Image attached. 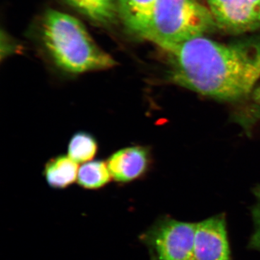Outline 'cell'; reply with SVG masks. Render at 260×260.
Wrapping results in <instances>:
<instances>
[{"label":"cell","mask_w":260,"mask_h":260,"mask_svg":"<svg viewBox=\"0 0 260 260\" xmlns=\"http://www.w3.org/2000/svg\"><path fill=\"white\" fill-rule=\"evenodd\" d=\"M217 28L209 8L198 0H158L141 39L166 51Z\"/></svg>","instance_id":"3957f363"},{"label":"cell","mask_w":260,"mask_h":260,"mask_svg":"<svg viewBox=\"0 0 260 260\" xmlns=\"http://www.w3.org/2000/svg\"><path fill=\"white\" fill-rule=\"evenodd\" d=\"M195 227L196 223L161 217L140 239L152 260H195Z\"/></svg>","instance_id":"277c9868"},{"label":"cell","mask_w":260,"mask_h":260,"mask_svg":"<svg viewBox=\"0 0 260 260\" xmlns=\"http://www.w3.org/2000/svg\"><path fill=\"white\" fill-rule=\"evenodd\" d=\"M165 51L172 81L213 99H244L260 78V39L225 44L202 37Z\"/></svg>","instance_id":"6da1fadb"},{"label":"cell","mask_w":260,"mask_h":260,"mask_svg":"<svg viewBox=\"0 0 260 260\" xmlns=\"http://www.w3.org/2000/svg\"><path fill=\"white\" fill-rule=\"evenodd\" d=\"M218 28L232 34L260 29V0H207Z\"/></svg>","instance_id":"5b68a950"},{"label":"cell","mask_w":260,"mask_h":260,"mask_svg":"<svg viewBox=\"0 0 260 260\" xmlns=\"http://www.w3.org/2000/svg\"><path fill=\"white\" fill-rule=\"evenodd\" d=\"M256 203L251 208V216L254 223V232L249 242V248L260 252V185L254 189Z\"/></svg>","instance_id":"4fadbf2b"},{"label":"cell","mask_w":260,"mask_h":260,"mask_svg":"<svg viewBox=\"0 0 260 260\" xmlns=\"http://www.w3.org/2000/svg\"><path fill=\"white\" fill-rule=\"evenodd\" d=\"M66 1L91 21L99 25H110L118 18V0Z\"/></svg>","instance_id":"9c48e42d"},{"label":"cell","mask_w":260,"mask_h":260,"mask_svg":"<svg viewBox=\"0 0 260 260\" xmlns=\"http://www.w3.org/2000/svg\"><path fill=\"white\" fill-rule=\"evenodd\" d=\"M158 0H118V18L128 31L141 38Z\"/></svg>","instance_id":"ba28073f"},{"label":"cell","mask_w":260,"mask_h":260,"mask_svg":"<svg viewBox=\"0 0 260 260\" xmlns=\"http://www.w3.org/2000/svg\"><path fill=\"white\" fill-rule=\"evenodd\" d=\"M112 177L109 167L102 160L83 164L78 170V184L86 189H99L109 184Z\"/></svg>","instance_id":"8fae6325"},{"label":"cell","mask_w":260,"mask_h":260,"mask_svg":"<svg viewBox=\"0 0 260 260\" xmlns=\"http://www.w3.org/2000/svg\"><path fill=\"white\" fill-rule=\"evenodd\" d=\"M150 164V153L145 147L135 145L121 149L111 155L107 165L114 180L129 183L143 177Z\"/></svg>","instance_id":"52a82bcc"},{"label":"cell","mask_w":260,"mask_h":260,"mask_svg":"<svg viewBox=\"0 0 260 260\" xmlns=\"http://www.w3.org/2000/svg\"><path fill=\"white\" fill-rule=\"evenodd\" d=\"M42 34L51 60L64 73L78 75L115 66V60L95 44L83 24L72 15L49 10L43 20Z\"/></svg>","instance_id":"7a4b0ae2"},{"label":"cell","mask_w":260,"mask_h":260,"mask_svg":"<svg viewBox=\"0 0 260 260\" xmlns=\"http://www.w3.org/2000/svg\"><path fill=\"white\" fill-rule=\"evenodd\" d=\"M99 150L96 139L90 133L79 132L75 133L68 145V156L76 162L91 160Z\"/></svg>","instance_id":"7c38bea8"},{"label":"cell","mask_w":260,"mask_h":260,"mask_svg":"<svg viewBox=\"0 0 260 260\" xmlns=\"http://www.w3.org/2000/svg\"><path fill=\"white\" fill-rule=\"evenodd\" d=\"M195 260H232L225 214L196 223Z\"/></svg>","instance_id":"8992f818"},{"label":"cell","mask_w":260,"mask_h":260,"mask_svg":"<svg viewBox=\"0 0 260 260\" xmlns=\"http://www.w3.org/2000/svg\"><path fill=\"white\" fill-rule=\"evenodd\" d=\"M78 165L69 156L59 155L46 164L44 176L48 185L54 189H64L78 179Z\"/></svg>","instance_id":"30bf717a"},{"label":"cell","mask_w":260,"mask_h":260,"mask_svg":"<svg viewBox=\"0 0 260 260\" xmlns=\"http://www.w3.org/2000/svg\"><path fill=\"white\" fill-rule=\"evenodd\" d=\"M254 99L256 103L260 104V85L258 88L254 89Z\"/></svg>","instance_id":"5bb4252c"}]
</instances>
